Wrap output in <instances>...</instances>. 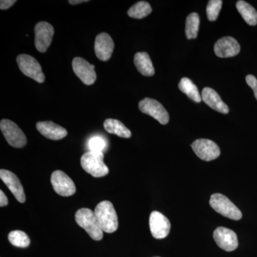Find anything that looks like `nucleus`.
<instances>
[{
	"label": "nucleus",
	"instance_id": "nucleus-12",
	"mask_svg": "<svg viewBox=\"0 0 257 257\" xmlns=\"http://www.w3.org/2000/svg\"><path fill=\"white\" fill-rule=\"evenodd\" d=\"M72 68L76 75L86 85H92L95 82L96 74L94 65L89 64L82 57H75L72 61Z\"/></svg>",
	"mask_w": 257,
	"mask_h": 257
},
{
	"label": "nucleus",
	"instance_id": "nucleus-4",
	"mask_svg": "<svg viewBox=\"0 0 257 257\" xmlns=\"http://www.w3.org/2000/svg\"><path fill=\"white\" fill-rule=\"evenodd\" d=\"M210 206L216 212L233 220H239L242 217L241 211L227 197L221 194H214L209 201Z\"/></svg>",
	"mask_w": 257,
	"mask_h": 257
},
{
	"label": "nucleus",
	"instance_id": "nucleus-26",
	"mask_svg": "<svg viewBox=\"0 0 257 257\" xmlns=\"http://www.w3.org/2000/svg\"><path fill=\"white\" fill-rule=\"evenodd\" d=\"M223 2L221 0H211L208 3L207 15L209 21L214 22L217 20L220 13Z\"/></svg>",
	"mask_w": 257,
	"mask_h": 257
},
{
	"label": "nucleus",
	"instance_id": "nucleus-9",
	"mask_svg": "<svg viewBox=\"0 0 257 257\" xmlns=\"http://www.w3.org/2000/svg\"><path fill=\"white\" fill-rule=\"evenodd\" d=\"M35 47L40 52H46L52 43L55 30L51 24L47 22L37 23L35 28Z\"/></svg>",
	"mask_w": 257,
	"mask_h": 257
},
{
	"label": "nucleus",
	"instance_id": "nucleus-29",
	"mask_svg": "<svg viewBox=\"0 0 257 257\" xmlns=\"http://www.w3.org/2000/svg\"><path fill=\"white\" fill-rule=\"evenodd\" d=\"M16 3V0H2L0 2V9L3 10L9 9Z\"/></svg>",
	"mask_w": 257,
	"mask_h": 257
},
{
	"label": "nucleus",
	"instance_id": "nucleus-6",
	"mask_svg": "<svg viewBox=\"0 0 257 257\" xmlns=\"http://www.w3.org/2000/svg\"><path fill=\"white\" fill-rule=\"evenodd\" d=\"M2 133L10 146L23 148L27 144V138L18 124L10 119H3L0 122Z\"/></svg>",
	"mask_w": 257,
	"mask_h": 257
},
{
	"label": "nucleus",
	"instance_id": "nucleus-28",
	"mask_svg": "<svg viewBox=\"0 0 257 257\" xmlns=\"http://www.w3.org/2000/svg\"><path fill=\"white\" fill-rule=\"evenodd\" d=\"M246 82L248 85L253 89L255 97H256L257 100V79L256 77L251 75V74H249V75L246 76Z\"/></svg>",
	"mask_w": 257,
	"mask_h": 257
},
{
	"label": "nucleus",
	"instance_id": "nucleus-7",
	"mask_svg": "<svg viewBox=\"0 0 257 257\" xmlns=\"http://www.w3.org/2000/svg\"><path fill=\"white\" fill-rule=\"evenodd\" d=\"M139 109L154 119L157 120L160 124H167L170 121V115L164 106L155 99L145 98L139 103Z\"/></svg>",
	"mask_w": 257,
	"mask_h": 257
},
{
	"label": "nucleus",
	"instance_id": "nucleus-15",
	"mask_svg": "<svg viewBox=\"0 0 257 257\" xmlns=\"http://www.w3.org/2000/svg\"><path fill=\"white\" fill-rule=\"evenodd\" d=\"M0 178L6 184L8 189L14 194L15 197L19 202L24 203L26 200L25 191L20 179L10 171L6 170H0Z\"/></svg>",
	"mask_w": 257,
	"mask_h": 257
},
{
	"label": "nucleus",
	"instance_id": "nucleus-32",
	"mask_svg": "<svg viewBox=\"0 0 257 257\" xmlns=\"http://www.w3.org/2000/svg\"><path fill=\"white\" fill-rule=\"evenodd\" d=\"M156 257H159V256H156Z\"/></svg>",
	"mask_w": 257,
	"mask_h": 257
},
{
	"label": "nucleus",
	"instance_id": "nucleus-22",
	"mask_svg": "<svg viewBox=\"0 0 257 257\" xmlns=\"http://www.w3.org/2000/svg\"><path fill=\"white\" fill-rule=\"evenodd\" d=\"M179 89L189 98L195 102H201L202 100V94H199L198 88L192 81L187 77L181 79L179 84Z\"/></svg>",
	"mask_w": 257,
	"mask_h": 257
},
{
	"label": "nucleus",
	"instance_id": "nucleus-24",
	"mask_svg": "<svg viewBox=\"0 0 257 257\" xmlns=\"http://www.w3.org/2000/svg\"><path fill=\"white\" fill-rule=\"evenodd\" d=\"M152 12L151 6L147 2L140 1L130 8L127 13L130 18L143 19L148 16Z\"/></svg>",
	"mask_w": 257,
	"mask_h": 257
},
{
	"label": "nucleus",
	"instance_id": "nucleus-2",
	"mask_svg": "<svg viewBox=\"0 0 257 257\" xmlns=\"http://www.w3.org/2000/svg\"><path fill=\"white\" fill-rule=\"evenodd\" d=\"M94 213L104 232L111 234L118 229L117 214L112 203L103 201L96 205Z\"/></svg>",
	"mask_w": 257,
	"mask_h": 257
},
{
	"label": "nucleus",
	"instance_id": "nucleus-17",
	"mask_svg": "<svg viewBox=\"0 0 257 257\" xmlns=\"http://www.w3.org/2000/svg\"><path fill=\"white\" fill-rule=\"evenodd\" d=\"M36 127L44 137L52 140H60L67 135L66 128L52 121H39Z\"/></svg>",
	"mask_w": 257,
	"mask_h": 257
},
{
	"label": "nucleus",
	"instance_id": "nucleus-13",
	"mask_svg": "<svg viewBox=\"0 0 257 257\" xmlns=\"http://www.w3.org/2000/svg\"><path fill=\"white\" fill-rule=\"evenodd\" d=\"M214 241L218 246L226 251H234L238 247V238L236 233L228 228H216L213 234Z\"/></svg>",
	"mask_w": 257,
	"mask_h": 257
},
{
	"label": "nucleus",
	"instance_id": "nucleus-16",
	"mask_svg": "<svg viewBox=\"0 0 257 257\" xmlns=\"http://www.w3.org/2000/svg\"><path fill=\"white\" fill-rule=\"evenodd\" d=\"M240 52V45L234 38L225 37L218 40L214 45V52L221 58L234 57Z\"/></svg>",
	"mask_w": 257,
	"mask_h": 257
},
{
	"label": "nucleus",
	"instance_id": "nucleus-10",
	"mask_svg": "<svg viewBox=\"0 0 257 257\" xmlns=\"http://www.w3.org/2000/svg\"><path fill=\"white\" fill-rule=\"evenodd\" d=\"M194 152L197 156L204 161L216 160L220 155V150L217 145L211 140L199 139L192 145Z\"/></svg>",
	"mask_w": 257,
	"mask_h": 257
},
{
	"label": "nucleus",
	"instance_id": "nucleus-21",
	"mask_svg": "<svg viewBox=\"0 0 257 257\" xmlns=\"http://www.w3.org/2000/svg\"><path fill=\"white\" fill-rule=\"evenodd\" d=\"M236 9L248 25L255 26L257 25L256 10L246 2L240 0L236 3Z\"/></svg>",
	"mask_w": 257,
	"mask_h": 257
},
{
	"label": "nucleus",
	"instance_id": "nucleus-20",
	"mask_svg": "<svg viewBox=\"0 0 257 257\" xmlns=\"http://www.w3.org/2000/svg\"><path fill=\"white\" fill-rule=\"evenodd\" d=\"M104 127L107 133L117 135L122 138H130L131 132L124 126L121 121L117 119H107L104 121Z\"/></svg>",
	"mask_w": 257,
	"mask_h": 257
},
{
	"label": "nucleus",
	"instance_id": "nucleus-3",
	"mask_svg": "<svg viewBox=\"0 0 257 257\" xmlns=\"http://www.w3.org/2000/svg\"><path fill=\"white\" fill-rule=\"evenodd\" d=\"M83 170L94 177H103L109 173V168L104 162V155L87 152L81 157Z\"/></svg>",
	"mask_w": 257,
	"mask_h": 257
},
{
	"label": "nucleus",
	"instance_id": "nucleus-1",
	"mask_svg": "<svg viewBox=\"0 0 257 257\" xmlns=\"http://www.w3.org/2000/svg\"><path fill=\"white\" fill-rule=\"evenodd\" d=\"M75 221L92 239L95 241L102 239L104 231L97 220L95 213L92 209L87 208L79 209L75 214Z\"/></svg>",
	"mask_w": 257,
	"mask_h": 257
},
{
	"label": "nucleus",
	"instance_id": "nucleus-23",
	"mask_svg": "<svg viewBox=\"0 0 257 257\" xmlns=\"http://www.w3.org/2000/svg\"><path fill=\"white\" fill-rule=\"evenodd\" d=\"M199 15L196 13H191L186 20L185 33L188 40L196 39L197 37L199 28Z\"/></svg>",
	"mask_w": 257,
	"mask_h": 257
},
{
	"label": "nucleus",
	"instance_id": "nucleus-11",
	"mask_svg": "<svg viewBox=\"0 0 257 257\" xmlns=\"http://www.w3.org/2000/svg\"><path fill=\"white\" fill-rule=\"evenodd\" d=\"M150 228L155 239H164L170 234V221L160 211H154L150 214Z\"/></svg>",
	"mask_w": 257,
	"mask_h": 257
},
{
	"label": "nucleus",
	"instance_id": "nucleus-18",
	"mask_svg": "<svg viewBox=\"0 0 257 257\" xmlns=\"http://www.w3.org/2000/svg\"><path fill=\"white\" fill-rule=\"evenodd\" d=\"M202 99L205 104L210 106L213 109L222 114H228L229 107L221 100L220 96L214 89L205 87L202 90Z\"/></svg>",
	"mask_w": 257,
	"mask_h": 257
},
{
	"label": "nucleus",
	"instance_id": "nucleus-27",
	"mask_svg": "<svg viewBox=\"0 0 257 257\" xmlns=\"http://www.w3.org/2000/svg\"><path fill=\"white\" fill-rule=\"evenodd\" d=\"M89 152L94 153H101L106 147V143L100 137H94L89 140Z\"/></svg>",
	"mask_w": 257,
	"mask_h": 257
},
{
	"label": "nucleus",
	"instance_id": "nucleus-14",
	"mask_svg": "<svg viewBox=\"0 0 257 257\" xmlns=\"http://www.w3.org/2000/svg\"><path fill=\"white\" fill-rule=\"evenodd\" d=\"M114 43L110 35L105 32L96 36L94 42V51L99 60L106 62L111 58L114 51Z\"/></svg>",
	"mask_w": 257,
	"mask_h": 257
},
{
	"label": "nucleus",
	"instance_id": "nucleus-8",
	"mask_svg": "<svg viewBox=\"0 0 257 257\" xmlns=\"http://www.w3.org/2000/svg\"><path fill=\"white\" fill-rule=\"evenodd\" d=\"M51 183L55 192L62 197H69L75 194V184L72 179L62 171H55L52 174Z\"/></svg>",
	"mask_w": 257,
	"mask_h": 257
},
{
	"label": "nucleus",
	"instance_id": "nucleus-19",
	"mask_svg": "<svg viewBox=\"0 0 257 257\" xmlns=\"http://www.w3.org/2000/svg\"><path fill=\"white\" fill-rule=\"evenodd\" d=\"M134 62L140 74L146 77H152L155 70L150 55L147 52H138L134 57Z\"/></svg>",
	"mask_w": 257,
	"mask_h": 257
},
{
	"label": "nucleus",
	"instance_id": "nucleus-5",
	"mask_svg": "<svg viewBox=\"0 0 257 257\" xmlns=\"http://www.w3.org/2000/svg\"><path fill=\"white\" fill-rule=\"evenodd\" d=\"M19 68L27 77H30L38 83H43L45 76L42 72V67L38 61L32 56L20 55L17 57Z\"/></svg>",
	"mask_w": 257,
	"mask_h": 257
},
{
	"label": "nucleus",
	"instance_id": "nucleus-25",
	"mask_svg": "<svg viewBox=\"0 0 257 257\" xmlns=\"http://www.w3.org/2000/svg\"><path fill=\"white\" fill-rule=\"evenodd\" d=\"M8 239L13 246L26 248L30 246V239L26 233L20 230L11 231L8 235Z\"/></svg>",
	"mask_w": 257,
	"mask_h": 257
},
{
	"label": "nucleus",
	"instance_id": "nucleus-30",
	"mask_svg": "<svg viewBox=\"0 0 257 257\" xmlns=\"http://www.w3.org/2000/svg\"><path fill=\"white\" fill-rule=\"evenodd\" d=\"M8 204V199L3 190H0V207H6Z\"/></svg>",
	"mask_w": 257,
	"mask_h": 257
},
{
	"label": "nucleus",
	"instance_id": "nucleus-31",
	"mask_svg": "<svg viewBox=\"0 0 257 257\" xmlns=\"http://www.w3.org/2000/svg\"><path fill=\"white\" fill-rule=\"evenodd\" d=\"M88 0H69L68 3L72 5L81 4V3H88Z\"/></svg>",
	"mask_w": 257,
	"mask_h": 257
}]
</instances>
